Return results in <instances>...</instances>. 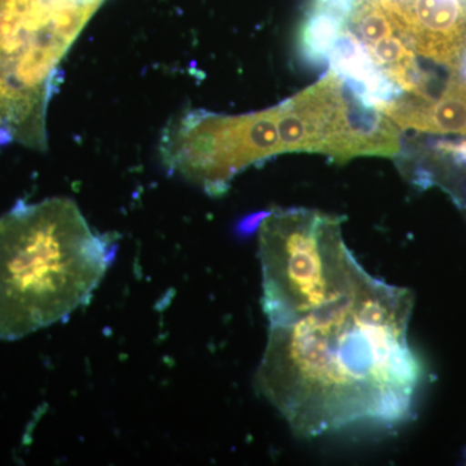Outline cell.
<instances>
[{
  "label": "cell",
  "instance_id": "9c48e42d",
  "mask_svg": "<svg viewBox=\"0 0 466 466\" xmlns=\"http://www.w3.org/2000/svg\"><path fill=\"white\" fill-rule=\"evenodd\" d=\"M400 167L417 187H440L466 213V140H440L410 152L400 158Z\"/></svg>",
  "mask_w": 466,
  "mask_h": 466
},
{
  "label": "cell",
  "instance_id": "30bf717a",
  "mask_svg": "<svg viewBox=\"0 0 466 466\" xmlns=\"http://www.w3.org/2000/svg\"><path fill=\"white\" fill-rule=\"evenodd\" d=\"M348 26V18L332 9L311 3L300 23L299 33V54L306 63L320 66L329 58L337 39Z\"/></svg>",
  "mask_w": 466,
  "mask_h": 466
},
{
  "label": "cell",
  "instance_id": "277c9868",
  "mask_svg": "<svg viewBox=\"0 0 466 466\" xmlns=\"http://www.w3.org/2000/svg\"><path fill=\"white\" fill-rule=\"evenodd\" d=\"M263 311L284 323L350 296L372 280L349 249L342 218L314 208H274L260 219Z\"/></svg>",
  "mask_w": 466,
  "mask_h": 466
},
{
  "label": "cell",
  "instance_id": "52a82bcc",
  "mask_svg": "<svg viewBox=\"0 0 466 466\" xmlns=\"http://www.w3.org/2000/svg\"><path fill=\"white\" fill-rule=\"evenodd\" d=\"M383 5L417 55L458 70L466 54V0H395Z\"/></svg>",
  "mask_w": 466,
  "mask_h": 466
},
{
  "label": "cell",
  "instance_id": "6da1fadb",
  "mask_svg": "<svg viewBox=\"0 0 466 466\" xmlns=\"http://www.w3.org/2000/svg\"><path fill=\"white\" fill-rule=\"evenodd\" d=\"M412 309L410 290L373 276L350 296L268 324L256 388L299 437L397 428L424 380L408 342Z\"/></svg>",
  "mask_w": 466,
  "mask_h": 466
},
{
  "label": "cell",
  "instance_id": "ba28073f",
  "mask_svg": "<svg viewBox=\"0 0 466 466\" xmlns=\"http://www.w3.org/2000/svg\"><path fill=\"white\" fill-rule=\"evenodd\" d=\"M395 125L419 133L466 135V81L452 72L440 96L403 94L380 108Z\"/></svg>",
  "mask_w": 466,
  "mask_h": 466
},
{
  "label": "cell",
  "instance_id": "7a4b0ae2",
  "mask_svg": "<svg viewBox=\"0 0 466 466\" xmlns=\"http://www.w3.org/2000/svg\"><path fill=\"white\" fill-rule=\"evenodd\" d=\"M115 253L75 201H18L0 218V339L69 318L91 299Z\"/></svg>",
  "mask_w": 466,
  "mask_h": 466
},
{
  "label": "cell",
  "instance_id": "5b68a950",
  "mask_svg": "<svg viewBox=\"0 0 466 466\" xmlns=\"http://www.w3.org/2000/svg\"><path fill=\"white\" fill-rule=\"evenodd\" d=\"M281 153L278 106L240 116L184 110L167 122L159 139L167 170L216 196L245 168Z\"/></svg>",
  "mask_w": 466,
  "mask_h": 466
},
{
  "label": "cell",
  "instance_id": "3957f363",
  "mask_svg": "<svg viewBox=\"0 0 466 466\" xmlns=\"http://www.w3.org/2000/svg\"><path fill=\"white\" fill-rule=\"evenodd\" d=\"M106 0H0V146L48 147L61 64Z\"/></svg>",
  "mask_w": 466,
  "mask_h": 466
},
{
  "label": "cell",
  "instance_id": "8992f818",
  "mask_svg": "<svg viewBox=\"0 0 466 466\" xmlns=\"http://www.w3.org/2000/svg\"><path fill=\"white\" fill-rule=\"evenodd\" d=\"M278 112L284 153H323L339 164L363 156L400 155L397 126L332 69L279 104Z\"/></svg>",
  "mask_w": 466,
  "mask_h": 466
},
{
  "label": "cell",
  "instance_id": "8fae6325",
  "mask_svg": "<svg viewBox=\"0 0 466 466\" xmlns=\"http://www.w3.org/2000/svg\"><path fill=\"white\" fill-rule=\"evenodd\" d=\"M359 0H312L314 5H321V7L332 9L337 14L342 15L343 17L348 18L351 15L352 9Z\"/></svg>",
  "mask_w": 466,
  "mask_h": 466
}]
</instances>
